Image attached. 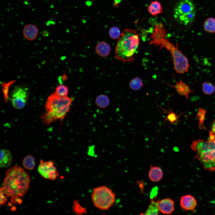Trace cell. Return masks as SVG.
Here are the masks:
<instances>
[{
    "mask_svg": "<svg viewBox=\"0 0 215 215\" xmlns=\"http://www.w3.org/2000/svg\"><path fill=\"white\" fill-rule=\"evenodd\" d=\"M5 173V177L1 188L7 196L11 198L12 202L16 203L19 198L24 196L29 190L30 176L18 165L10 168Z\"/></svg>",
    "mask_w": 215,
    "mask_h": 215,
    "instance_id": "1",
    "label": "cell"
},
{
    "mask_svg": "<svg viewBox=\"0 0 215 215\" xmlns=\"http://www.w3.org/2000/svg\"><path fill=\"white\" fill-rule=\"evenodd\" d=\"M72 101V98L67 96L52 93L47 99L45 111L41 116L43 122L49 125L58 120L62 121L69 112Z\"/></svg>",
    "mask_w": 215,
    "mask_h": 215,
    "instance_id": "2",
    "label": "cell"
},
{
    "mask_svg": "<svg viewBox=\"0 0 215 215\" xmlns=\"http://www.w3.org/2000/svg\"><path fill=\"white\" fill-rule=\"evenodd\" d=\"M139 39L136 32L127 29L121 33L115 48L116 58L124 63L133 62L138 51Z\"/></svg>",
    "mask_w": 215,
    "mask_h": 215,
    "instance_id": "3",
    "label": "cell"
},
{
    "mask_svg": "<svg viewBox=\"0 0 215 215\" xmlns=\"http://www.w3.org/2000/svg\"><path fill=\"white\" fill-rule=\"evenodd\" d=\"M198 160L205 169L215 172V137L209 134L206 140L198 139L193 141L191 145Z\"/></svg>",
    "mask_w": 215,
    "mask_h": 215,
    "instance_id": "4",
    "label": "cell"
},
{
    "mask_svg": "<svg viewBox=\"0 0 215 215\" xmlns=\"http://www.w3.org/2000/svg\"><path fill=\"white\" fill-rule=\"evenodd\" d=\"M163 34L159 33L153 35L150 44L159 47L160 48H165L171 54L173 60L174 69L179 73L187 72L190 65L187 57L180 50L176 44V46L168 39L164 38Z\"/></svg>",
    "mask_w": 215,
    "mask_h": 215,
    "instance_id": "5",
    "label": "cell"
},
{
    "mask_svg": "<svg viewBox=\"0 0 215 215\" xmlns=\"http://www.w3.org/2000/svg\"><path fill=\"white\" fill-rule=\"evenodd\" d=\"M91 199L94 206L99 210L107 211L114 205L116 194L112 190L105 185L94 188L91 194Z\"/></svg>",
    "mask_w": 215,
    "mask_h": 215,
    "instance_id": "6",
    "label": "cell"
},
{
    "mask_svg": "<svg viewBox=\"0 0 215 215\" xmlns=\"http://www.w3.org/2000/svg\"><path fill=\"white\" fill-rule=\"evenodd\" d=\"M196 15L195 4L191 0H181L174 10L175 19L180 24L187 25L194 20Z\"/></svg>",
    "mask_w": 215,
    "mask_h": 215,
    "instance_id": "7",
    "label": "cell"
},
{
    "mask_svg": "<svg viewBox=\"0 0 215 215\" xmlns=\"http://www.w3.org/2000/svg\"><path fill=\"white\" fill-rule=\"evenodd\" d=\"M29 96V90L27 87L22 86L16 87L12 90L10 100L13 106L20 109L25 105Z\"/></svg>",
    "mask_w": 215,
    "mask_h": 215,
    "instance_id": "8",
    "label": "cell"
},
{
    "mask_svg": "<svg viewBox=\"0 0 215 215\" xmlns=\"http://www.w3.org/2000/svg\"><path fill=\"white\" fill-rule=\"evenodd\" d=\"M54 165L53 161L40 160L38 172L43 178L50 180H55L59 176V173Z\"/></svg>",
    "mask_w": 215,
    "mask_h": 215,
    "instance_id": "9",
    "label": "cell"
},
{
    "mask_svg": "<svg viewBox=\"0 0 215 215\" xmlns=\"http://www.w3.org/2000/svg\"><path fill=\"white\" fill-rule=\"evenodd\" d=\"M157 201L159 211L162 214H170L174 211V202L172 199L166 198Z\"/></svg>",
    "mask_w": 215,
    "mask_h": 215,
    "instance_id": "10",
    "label": "cell"
},
{
    "mask_svg": "<svg viewBox=\"0 0 215 215\" xmlns=\"http://www.w3.org/2000/svg\"><path fill=\"white\" fill-rule=\"evenodd\" d=\"M182 209L185 211L193 210L197 206V202L195 198L190 194L182 196L180 200Z\"/></svg>",
    "mask_w": 215,
    "mask_h": 215,
    "instance_id": "11",
    "label": "cell"
},
{
    "mask_svg": "<svg viewBox=\"0 0 215 215\" xmlns=\"http://www.w3.org/2000/svg\"><path fill=\"white\" fill-rule=\"evenodd\" d=\"M38 29L36 25L32 24H28L23 27V33L25 39L29 41H33L38 36Z\"/></svg>",
    "mask_w": 215,
    "mask_h": 215,
    "instance_id": "12",
    "label": "cell"
},
{
    "mask_svg": "<svg viewBox=\"0 0 215 215\" xmlns=\"http://www.w3.org/2000/svg\"><path fill=\"white\" fill-rule=\"evenodd\" d=\"M167 84L170 87L174 88L178 93L181 96H185L187 99L190 93L192 92L189 86L181 79L178 82H176L174 85Z\"/></svg>",
    "mask_w": 215,
    "mask_h": 215,
    "instance_id": "13",
    "label": "cell"
},
{
    "mask_svg": "<svg viewBox=\"0 0 215 215\" xmlns=\"http://www.w3.org/2000/svg\"><path fill=\"white\" fill-rule=\"evenodd\" d=\"M163 172L162 169L156 166H151L148 173L150 179L153 182L160 181L162 178Z\"/></svg>",
    "mask_w": 215,
    "mask_h": 215,
    "instance_id": "14",
    "label": "cell"
},
{
    "mask_svg": "<svg viewBox=\"0 0 215 215\" xmlns=\"http://www.w3.org/2000/svg\"><path fill=\"white\" fill-rule=\"evenodd\" d=\"M0 167H8L11 164L12 160L10 152L7 149H2L0 150Z\"/></svg>",
    "mask_w": 215,
    "mask_h": 215,
    "instance_id": "15",
    "label": "cell"
},
{
    "mask_svg": "<svg viewBox=\"0 0 215 215\" xmlns=\"http://www.w3.org/2000/svg\"><path fill=\"white\" fill-rule=\"evenodd\" d=\"M96 51L98 55L102 57H105L108 55L110 51V47L109 45L104 42H101L96 45Z\"/></svg>",
    "mask_w": 215,
    "mask_h": 215,
    "instance_id": "16",
    "label": "cell"
},
{
    "mask_svg": "<svg viewBox=\"0 0 215 215\" xmlns=\"http://www.w3.org/2000/svg\"><path fill=\"white\" fill-rule=\"evenodd\" d=\"M148 10L151 15L154 16L160 13L162 8L160 3L155 1L151 2L148 7Z\"/></svg>",
    "mask_w": 215,
    "mask_h": 215,
    "instance_id": "17",
    "label": "cell"
},
{
    "mask_svg": "<svg viewBox=\"0 0 215 215\" xmlns=\"http://www.w3.org/2000/svg\"><path fill=\"white\" fill-rule=\"evenodd\" d=\"M159 212L157 201H155L153 199H152L146 211L143 214L157 215L159 214Z\"/></svg>",
    "mask_w": 215,
    "mask_h": 215,
    "instance_id": "18",
    "label": "cell"
},
{
    "mask_svg": "<svg viewBox=\"0 0 215 215\" xmlns=\"http://www.w3.org/2000/svg\"><path fill=\"white\" fill-rule=\"evenodd\" d=\"M96 105L101 108H105L108 107L110 103V100L108 97L102 94L98 96L96 99Z\"/></svg>",
    "mask_w": 215,
    "mask_h": 215,
    "instance_id": "19",
    "label": "cell"
},
{
    "mask_svg": "<svg viewBox=\"0 0 215 215\" xmlns=\"http://www.w3.org/2000/svg\"><path fill=\"white\" fill-rule=\"evenodd\" d=\"M203 27L205 30L209 33H215V19L211 17L207 19L204 22Z\"/></svg>",
    "mask_w": 215,
    "mask_h": 215,
    "instance_id": "20",
    "label": "cell"
},
{
    "mask_svg": "<svg viewBox=\"0 0 215 215\" xmlns=\"http://www.w3.org/2000/svg\"><path fill=\"white\" fill-rule=\"evenodd\" d=\"M22 164L24 167L28 170H33L35 165V158L31 155H28L24 159Z\"/></svg>",
    "mask_w": 215,
    "mask_h": 215,
    "instance_id": "21",
    "label": "cell"
},
{
    "mask_svg": "<svg viewBox=\"0 0 215 215\" xmlns=\"http://www.w3.org/2000/svg\"><path fill=\"white\" fill-rule=\"evenodd\" d=\"M143 85L142 80L138 77L133 78L129 83V85L130 88L135 91L140 90L142 87Z\"/></svg>",
    "mask_w": 215,
    "mask_h": 215,
    "instance_id": "22",
    "label": "cell"
},
{
    "mask_svg": "<svg viewBox=\"0 0 215 215\" xmlns=\"http://www.w3.org/2000/svg\"><path fill=\"white\" fill-rule=\"evenodd\" d=\"M202 89L203 93L207 95H211L215 91V86L211 82H205L202 84Z\"/></svg>",
    "mask_w": 215,
    "mask_h": 215,
    "instance_id": "23",
    "label": "cell"
},
{
    "mask_svg": "<svg viewBox=\"0 0 215 215\" xmlns=\"http://www.w3.org/2000/svg\"><path fill=\"white\" fill-rule=\"evenodd\" d=\"M68 91L67 87L63 84H60L56 88L55 93L60 96H67Z\"/></svg>",
    "mask_w": 215,
    "mask_h": 215,
    "instance_id": "24",
    "label": "cell"
},
{
    "mask_svg": "<svg viewBox=\"0 0 215 215\" xmlns=\"http://www.w3.org/2000/svg\"><path fill=\"white\" fill-rule=\"evenodd\" d=\"M74 213L76 214H81L86 212V209L79 203L77 201H74L73 206Z\"/></svg>",
    "mask_w": 215,
    "mask_h": 215,
    "instance_id": "25",
    "label": "cell"
},
{
    "mask_svg": "<svg viewBox=\"0 0 215 215\" xmlns=\"http://www.w3.org/2000/svg\"><path fill=\"white\" fill-rule=\"evenodd\" d=\"M109 34L111 38L113 39H116L119 38L121 34L119 28L116 27H113L110 29Z\"/></svg>",
    "mask_w": 215,
    "mask_h": 215,
    "instance_id": "26",
    "label": "cell"
},
{
    "mask_svg": "<svg viewBox=\"0 0 215 215\" xmlns=\"http://www.w3.org/2000/svg\"><path fill=\"white\" fill-rule=\"evenodd\" d=\"M178 118L177 115L173 111H170L168 112L165 120L169 122L171 124H173L177 122Z\"/></svg>",
    "mask_w": 215,
    "mask_h": 215,
    "instance_id": "27",
    "label": "cell"
},
{
    "mask_svg": "<svg viewBox=\"0 0 215 215\" xmlns=\"http://www.w3.org/2000/svg\"><path fill=\"white\" fill-rule=\"evenodd\" d=\"M0 206L4 205L5 204L7 200V196L5 194L3 189L1 188H0Z\"/></svg>",
    "mask_w": 215,
    "mask_h": 215,
    "instance_id": "28",
    "label": "cell"
},
{
    "mask_svg": "<svg viewBox=\"0 0 215 215\" xmlns=\"http://www.w3.org/2000/svg\"><path fill=\"white\" fill-rule=\"evenodd\" d=\"M209 134H211L215 137V121H214L211 127V130L209 132Z\"/></svg>",
    "mask_w": 215,
    "mask_h": 215,
    "instance_id": "29",
    "label": "cell"
},
{
    "mask_svg": "<svg viewBox=\"0 0 215 215\" xmlns=\"http://www.w3.org/2000/svg\"></svg>",
    "mask_w": 215,
    "mask_h": 215,
    "instance_id": "30",
    "label": "cell"
}]
</instances>
